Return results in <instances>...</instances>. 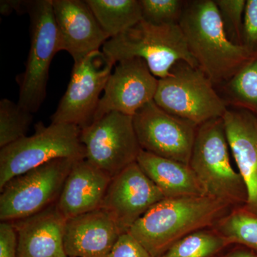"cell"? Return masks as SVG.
<instances>
[{
  "label": "cell",
  "instance_id": "obj_1",
  "mask_svg": "<svg viewBox=\"0 0 257 257\" xmlns=\"http://www.w3.org/2000/svg\"><path fill=\"white\" fill-rule=\"evenodd\" d=\"M233 209L208 195L165 198L149 209L128 232L152 257H160L187 235L212 228Z\"/></svg>",
  "mask_w": 257,
  "mask_h": 257
},
{
  "label": "cell",
  "instance_id": "obj_2",
  "mask_svg": "<svg viewBox=\"0 0 257 257\" xmlns=\"http://www.w3.org/2000/svg\"><path fill=\"white\" fill-rule=\"evenodd\" d=\"M179 25L198 68L215 87L231 78L252 55L229 40L214 0H187Z\"/></svg>",
  "mask_w": 257,
  "mask_h": 257
},
{
  "label": "cell",
  "instance_id": "obj_3",
  "mask_svg": "<svg viewBox=\"0 0 257 257\" xmlns=\"http://www.w3.org/2000/svg\"><path fill=\"white\" fill-rule=\"evenodd\" d=\"M231 154L224 119H211L198 126L189 165L208 196L234 208L245 207L247 189Z\"/></svg>",
  "mask_w": 257,
  "mask_h": 257
},
{
  "label": "cell",
  "instance_id": "obj_4",
  "mask_svg": "<svg viewBox=\"0 0 257 257\" xmlns=\"http://www.w3.org/2000/svg\"><path fill=\"white\" fill-rule=\"evenodd\" d=\"M102 52L116 65L120 61L140 58L159 79L170 76L179 61L198 67L179 24L154 25L142 20L118 36L109 39Z\"/></svg>",
  "mask_w": 257,
  "mask_h": 257
},
{
  "label": "cell",
  "instance_id": "obj_5",
  "mask_svg": "<svg viewBox=\"0 0 257 257\" xmlns=\"http://www.w3.org/2000/svg\"><path fill=\"white\" fill-rule=\"evenodd\" d=\"M86 159L81 128L73 124L39 122L35 133L0 150V189L12 179L57 159Z\"/></svg>",
  "mask_w": 257,
  "mask_h": 257
},
{
  "label": "cell",
  "instance_id": "obj_6",
  "mask_svg": "<svg viewBox=\"0 0 257 257\" xmlns=\"http://www.w3.org/2000/svg\"><path fill=\"white\" fill-rule=\"evenodd\" d=\"M154 101L167 112L198 126L223 117L229 107L207 76L184 61L173 66L170 76L159 79Z\"/></svg>",
  "mask_w": 257,
  "mask_h": 257
},
{
  "label": "cell",
  "instance_id": "obj_7",
  "mask_svg": "<svg viewBox=\"0 0 257 257\" xmlns=\"http://www.w3.org/2000/svg\"><path fill=\"white\" fill-rule=\"evenodd\" d=\"M28 13L31 40L25 72L18 78V104L33 114L45 100L51 62L60 50L52 0L31 1Z\"/></svg>",
  "mask_w": 257,
  "mask_h": 257
},
{
  "label": "cell",
  "instance_id": "obj_8",
  "mask_svg": "<svg viewBox=\"0 0 257 257\" xmlns=\"http://www.w3.org/2000/svg\"><path fill=\"white\" fill-rule=\"evenodd\" d=\"M77 161L57 159L12 179L0 189V219L14 221L56 204Z\"/></svg>",
  "mask_w": 257,
  "mask_h": 257
},
{
  "label": "cell",
  "instance_id": "obj_9",
  "mask_svg": "<svg viewBox=\"0 0 257 257\" xmlns=\"http://www.w3.org/2000/svg\"><path fill=\"white\" fill-rule=\"evenodd\" d=\"M86 160L111 178L136 162L142 151L133 116L111 111L81 130Z\"/></svg>",
  "mask_w": 257,
  "mask_h": 257
},
{
  "label": "cell",
  "instance_id": "obj_10",
  "mask_svg": "<svg viewBox=\"0 0 257 257\" xmlns=\"http://www.w3.org/2000/svg\"><path fill=\"white\" fill-rule=\"evenodd\" d=\"M114 65L100 50L74 62L67 90L51 116L52 123L73 124L81 130L92 124Z\"/></svg>",
  "mask_w": 257,
  "mask_h": 257
},
{
  "label": "cell",
  "instance_id": "obj_11",
  "mask_svg": "<svg viewBox=\"0 0 257 257\" xmlns=\"http://www.w3.org/2000/svg\"><path fill=\"white\" fill-rule=\"evenodd\" d=\"M139 144L144 151L188 164L198 125L150 101L133 116Z\"/></svg>",
  "mask_w": 257,
  "mask_h": 257
},
{
  "label": "cell",
  "instance_id": "obj_12",
  "mask_svg": "<svg viewBox=\"0 0 257 257\" xmlns=\"http://www.w3.org/2000/svg\"><path fill=\"white\" fill-rule=\"evenodd\" d=\"M158 85L159 79L143 59L120 61L108 79L93 122L111 111L133 116L154 100Z\"/></svg>",
  "mask_w": 257,
  "mask_h": 257
},
{
  "label": "cell",
  "instance_id": "obj_13",
  "mask_svg": "<svg viewBox=\"0 0 257 257\" xmlns=\"http://www.w3.org/2000/svg\"><path fill=\"white\" fill-rule=\"evenodd\" d=\"M164 199L160 189L136 162L111 179L101 208L109 213L123 234Z\"/></svg>",
  "mask_w": 257,
  "mask_h": 257
},
{
  "label": "cell",
  "instance_id": "obj_14",
  "mask_svg": "<svg viewBox=\"0 0 257 257\" xmlns=\"http://www.w3.org/2000/svg\"><path fill=\"white\" fill-rule=\"evenodd\" d=\"M52 9L60 50L68 52L74 62L99 51L109 40L86 0H52Z\"/></svg>",
  "mask_w": 257,
  "mask_h": 257
},
{
  "label": "cell",
  "instance_id": "obj_15",
  "mask_svg": "<svg viewBox=\"0 0 257 257\" xmlns=\"http://www.w3.org/2000/svg\"><path fill=\"white\" fill-rule=\"evenodd\" d=\"M121 233L102 208L66 221L64 246L67 257H107Z\"/></svg>",
  "mask_w": 257,
  "mask_h": 257
},
{
  "label": "cell",
  "instance_id": "obj_16",
  "mask_svg": "<svg viewBox=\"0 0 257 257\" xmlns=\"http://www.w3.org/2000/svg\"><path fill=\"white\" fill-rule=\"evenodd\" d=\"M223 119L231 155L247 189L245 207L257 215V115L228 107Z\"/></svg>",
  "mask_w": 257,
  "mask_h": 257
},
{
  "label": "cell",
  "instance_id": "obj_17",
  "mask_svg": "<svg viewBox=\"0 0 257 257\" xmlns=\"http://www.w3.org/2000/svg\"><path fill=\"white\" fill-rule=\"evenodd\" d=\"M67 219L56 204L25 219L11 221L18 237V257H67L64 250Z\"/></svg>",
  "mask_w": 257,
  "mask_h": 257
},
{
  "label": "cell",
  "instance_id": "obj_18",
  "mask_svg": "<svg viewBox=\"0 0 257 257\" xmlns=\"http://www.w3.org/2000/svg\"><path fill=\"white\" fill-rule=\"evenodd\" d=\"M111 177L86 159L77 161L56 202L66 219L101 208Z\"/></svg>",
  "mask_w": 257,
  "mask_h": 257
},
{
  "label": "cell",
  "instance_id": "obj_19",
  "mask_svg": "<svg viewBox=\"0 0 257 257\" xmlns=\"http://www.w3.org/2000/svg\"><path fill=\"white\" fill-rule=\"evenodd\" d=\"M140 168L165 198L207 195L188 164L142 150L137 160Z\"/></svg>",
  "mask_w": 257,
  "mask_h": 257
},
{
  "label": "cell",
  "instance_id": "obj_20",
  "mask_svg": "<svg viewBox=\"0 0 257 257\" xmlns=\"http://www.w3.org/2000/svg\"><path fill=\"white\" fill-rule=\"evenodd\" d=\"M109 39L118 36L143 20L140 0H86Z\"/></svg>",
  "mask_w": 257,
  "mask_h": 257
},
{
  "label": "cell",
  "instance_id": "obj_21",
  "mask_svg": "<svg viewBox=\"0 0 257 257\" xmlns=\"http://www.w3.org/2000/svg\"><path fill=\"white\" fill-rule=\"evenodd\" d=\"M215 88L229 107L257 115V52L231 78Z\"/></svg>",
  "mask_w": 257,
  "mask_h": 257
},
{
  "label": "cell",
  "instance_id": "obj_22",
  "mask_svg": "<svg viewBox=\"0 0 257 257\" xmlns=\"http://www.w3.org/2000/svg\"><path fill=\"white\" fill-rule=\"evenodd\" d=\"M230 246L214 228H206L179 239L160 257H216Z\"/></svg>",
  "mask_w": 257,
  "mask_h": 257
},
{
  "label": "cell",
  "instance_id": "obj_23",
  "mask_svg": "<svg viewBox=\"0 0 257 257\" xmlns=\"http://www.w3.org/2000/svg\"><path fill=\"white\" fill-rule=\"evenodd\" d=\"M212 228L231 245H240L257 253V215L246 207L234 208Z\"/></svg>",
  "mask_w": 257,
  "mask_h": 257
},
{
  "label": "cell",
  "instance_id": "obj_24",
  "mask_svg": "<svg viewBox=\"0 0 257 257\" xmlns=\"http://www.w3.org/2000/svg\"><path fill=\"white\" fill-rule=\"evenodd\" d=\"M33 121L32 113L8 99L0 101V147L27 137Z\"/></svg>",
  "mask_w": 257,
  "mask_h": 257
},
{
  "label": "cell",
  "instance_id": "obj_25",
  "mask_svg": "<svg viewBox=\"0 0 257 257\" xmlns=\"http://www.w3.org/2000/svg\"><path fill=\"white\" fill-rule=\"evenodd\" d=\"M143 20L154 25H175L182 18L184 0H140Z\"/></svg>",
  "mask_w": 257,
  "mask_h": 257
},
{
  "label": "cell",
  "instance_id": "obj_26",
  "mask_svg": "<svg viewBox=\"0 0 257 257\" xmlns=\"http://www.w3.org/2000/svg\"><path fill=\"white\" fill-rule=\"evenodd\" d=\"M225 31L233 43L242 46L243 15L246 0H214Z\"/></svg>",
  "mask_w": 257,
  "mask_h": 257
},
{
  "label": "cell",
  "instance_id": "obj_27",
  "mask_svg": "<svg viewBox=\"0 0 257 257\" xmlns=\"http://www.w3.org/2000/svg\"><path fill=\"white\" fill-rule=\"evenodd\" d=\"M242 46L251 54L257 52V0H246L243 15Z\"/></svg>",
  "mask_w": 257,
  "mask_h": 257
},
{
  "label": "cell",
  "instance_id": "obj_28",
  "mask_svg": "<svg viewBox=\"0 0 257 257\" xmlns=\"http://www.w3.org/2000/svg\"><path fill=\"white\" fill-rule=\"evenodd\" d=\"M107 257H152L146 249L128 232L119 236Z\"/></svg>",
  "mask_w": 257,
  "mask_h": 257
},
{
  "label": "cell",
  "instance_id": "obj_29",
  "mask_svg": "<svg viewBox=\"0 0 257 257\" xmlns=\"http://www.w3.org/2000/svg\"><path fill=\"white\" fill-rule=\"evenodd\" d=\"M18 233L11 221L0 223V257H18Z\"/></svg>",
  "mask_w": 257,
  "mask_h": 257
},
{
  "label": "cell",
  "instance_id": "obj_30",
  "mask_svg": "<svg viewBox=\"0 0 257 257\" xmlns=\"http://www.w3.org/2000/svg\"><path fill=\"white\" fill-rule=\"evenodd\" d=\"M31 1L20 0H2L0 2V12L3 15H10L13 11L18 13H28Z\"/></svg>",
  "mask_w": 257,
  "mask_h": 257
},
{
  "label": "cell",
  "instance_id": "obj_31",
  "mask_svg": "<svg viewBox=\"0 0 257 257\" xmlns=\"http://www.w3.org/2000/svg\"><path fill=\"white\" fill-rule=\"evenodd\" d=\"M218 257H257V253L244 246L234 245V248Z\"/></svg>",
  "mask_w": 257,
  "mask_h": 257
}]
</instances>
